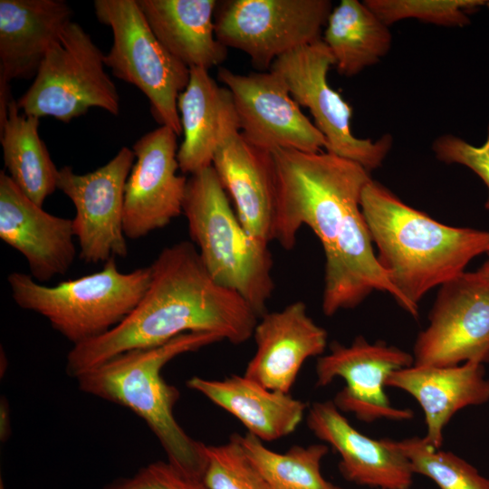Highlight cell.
Listing matches in <instances>:
<instances>
[{
	"mask_svg": "<svg viewBox=\"0 0 489 489\" xmlns=\"http://www.w3.org/2000/svg\"><path fill=\"white\" fill-rule=\"evenodd\" d=\"M149 266V285L134 310L104 334L73 345L67 356L70 376L187 332L214 333L234 344L253 336L258 316L237 292L211 277L193 243L165 247Z\"/></svg>",
	"mask_w": 489,
	"mask_h": 489,
	"instance_id": "6da1fadb",
	"label": "cell"
},
{
	"mask_svg": "<svg viewBox=\"0 0 489 489\" xmlns=\"http://www.w3.org/2000/svg\"><path fill=\"white\" fill-rule=\"evenodd\" d=\"M360 206L378 260L414 318L431 289L465 273L475 256L489 253L488 231L441 224L373 179L364 187Z\"/></svg>",
	"mask_w": 489,
	"mask_h": 489,
	"instance_id": "7a4b0ae2",
	"label": "cell"
},
{
	"mask_svg": "<svg viewBox=\"0 0 489 489\" xmlns=\"http://www.w3.org/2000/svg\"><path fill=\"white\" fill-rule=\"evenodd\" d=\"M221 340L214 333H184L156 347L119 354L76 379L83 392L124 406L140 417L158 437L168 461L202 480L206 445L190 437L177 422L173 411L179 391L165 381L161 369L177 356Z\"/></svg>",
	"mask_w": 489,
	"mask_h": 489,
	"instance_id": "3957f363",
	"label": "cell"
},
{
	"mask_svg": "<svg viewBox=\"0 0 489 489\" xmlns=\"http://www.w3.org/2000/svg\"><path fill=\"white\" fill-rule=\"evenodd\" d=\"M271 154L276 183L273 241L291 250L301 226L307 225L323 251L329 250L347 216L360 206L372 179L369 171L327 151L277 149Z\"/></svg>",
	"mask_w": 489,
	"mask_h": 489,
	"instance_id": "277c9868",
	"label": "cell"
},
{
	"mask_svg": "<svg viewBox=\"0 0 489 489\" xmlns=\"http://www.w3.org/2000/svg\"><path fill=\"white\" fill-rule=\"evenodd\" d=\"M183 213L211 277L244 298L258 318L267 312L274 289L268 244L245 231L213 166L187 178Z\"/></svg>",
	"mask_w": 489,
	"mask_h": 489,
	"instance_id": "5b68a950",
	"label": "cell"
},
{
	"mask_svg": "<svg viewBox=\"0 0 489 489\" xmlns=\"http://www.w3.org/2000/svg\"><path fill=\"white\" fill-rule=\"evenodd\" d=\"M150 278V266L123 273L111 257L101 271L53 286L21 272L10 273L7 283L18 306L46 318L75 345L120 323L143 297Z\"/></svg>",
	"mask_w": 489,
	"mask_h": 489,
	"instance_id": "8992f818",
	"label": "cell"
},
{
	"mask_svg": "<svg viewBox=\"0 0 489 489\" xmlns=\"http://www.w3.org/2000/svg\"><path fill=\"white\" fill-rule=\"evenodd\" d=\"M94 10L97 19L112 31V45L104 54L105 66L142 91L155 120L179 136L177 99L188 83L190 69L159 43L137 0H96Z\"/></svg>",
	"mask_w": 489,
	"mask_h": 489,
	"instance_id": "52a82bcc",
	"label": "cell"
},
{
	"mask_svg": "<svg viewBox=\"0 0 489 489\" xmlns=\"http://www.w3.org/2000/svg\"><path fill=\"white\" fill-rule=\"evenodd\" d=\"M104 66L101 49L72 22L50 46L17 107L26 116H51L62 122L92 107L118 115L120 96Z\"/></svg>",
	"mask_w": 489,
	"mask_h": 489,
	"instance_id": "ba28073f",
	"label": "cell"
},
{
	"mask_svg": "<svg viewBox=\"0 0 489 489\" xmlns=\"http://www.w3.org/2000/svg\"><path fill=\"white\" fill-rule=\"evenodd\" d=\"M330 0H230L218 2L216 39L269 71L282 55L321 39L332 11Z\"/></svg>",
	"mask_w": 489,
	"mask_h": 489,
	"instance_id": "9c48e42d",
	"label": "cell"
},
{
	"mask_svg": "<svg viewBox=\"0 0 489 489\" xmlns=\"http://www.w3.org/2000/svg\"><path fill=\"white\" fill-rule=\"evenodd\" d=\"M334 58L322 39L277 58L269 71L278 74L292 99L307 108L327 141L325 151L354 161L368 171L379 168L392 146L385 134L377 140L360 139L350 129L352 109L328 82Z\"/></svg>",
	"mask_w": 489,
	"mask_h": 489,
	"instance_id": "30bf717a",
	"label": "cell"
},
{
	"mask_svg": "<svg viewBox=\"0 0 489 489\" xmlns=\"http://www.w3.org/2000/svg\"><path fill=\"white\" fill-rule=\"evenodd\" d=\"M412 355L421 366L489 361V282L478 271L440 286Z\"/></svg>",
	"mask_w": 489,
	"mask_h": 489,
	"instance_id": "8fae6325",
	"label": "cell"
},
{
	"mask_svg": "<svg viewBox=\"0 0 489 489\" xmlns=\"http://www.w3.org/2000/svg\"><path fill=\"white\" fill-rule=\"evenodd\" d=\"M218 81L231 93L242 136L254 147L320 152L324 136L302 111L283 79L272 71L240 74L221 67Z\"/></svg>",
	"mask_w": 489,
	"mask_h": 489,
	"instance_id": "7c38bea8",
	"label": "cell"
},
{
	"mask_svg": "<svg viewBox=\"0 0 489 489\" xmlns=\"http://www.w3.org/2000/svg\"><path fill=\"white\" fill-rule=\"evenodd\" d=\"M134 159V151L123 147L108 163L87 174H76L70 166L59 169L57 188L75 207L73 232L80 259L87 264L106 263L128 254L123 210Z\"/></svg>",
	"mask_w": 489,
	"mask_h": 489,
	"instance_id": "4fadbf2b",
	"label": "cell"
},
{
	"mask_svg": "<svg viewBox=\"0 0 489 489\" xmlns=\"http://www.w3.org/2000/svg\"><path fill=\"white\" fill-rule=\"evenodd\" d=\"M413 364L410 353L383 341L370 343L360 336L350 345L332 343L330 352L318 359L316 386L325 387L337 378L342 379L345 386L333 402L341 412L360 421L409 420L413 411L393 406L385 387L392 372Z\"/></svg>",
	"mask_w": 489,
	"mask_h": 489,
	"instance_id": "5bb4252c",
	"label": "cell"
},
{
	"mask_svg": "<svg viewBox=\"0 0 489 489\" xmlns=\"http://www.w3.org/2000/svg\"><path fill=\"white\" fill-rule=\"evenodd\" d=\"M177 137L173 129L160 126L133 144L136 161L126 183L123 210L129 239L165 227L183 213L187 178L177 174Z\"/></svg>",
	"mask_w": 489,
	"mask_h": 489,
	"instance_id": "9a60e30c",
	"label": "cell"
},
{
	"mask_svg": "<svg viewBox=\"0 0 489 489\" xmlns=\"http://www.w3.org/2000/svg\"><path fill=\"white\" fill-rule=\"evenodd\" d=\"M212 166L245 231L264 243L273 241L276 183L273 157L242 136L233 101L223 118Z\"/></svg>",
	"mask_w": 489,
	"mask_h": 489,
	"instance_id": "2e32d148",
	"label": "cell"
},
{
	"mask_svg": "<svg viewBox=\"0 0 489 489\" xmlns=\"http://www.w3.org/2000/svg\"><path fill=\"white\" fill-rule=\"evenodd\" d=\"M72 219L47 213L0 171V238L26 259L38 283L63 275L76 249Z\"/></svg>",
	"mask_w": 489,
	"mask_h": 489,
	"instance_id": "e0dca14e",
	"label": "cell"
},
{
	"mask_svg": "<svg viewBox=\"0 0 489 489\" xmlns=\"http://www.w3.org/2000/svg\"><path fill=\"white\" fill-rule=\"evenodd\" d=\"M253 336L256 350L244 375L285 393L305 360L323 354L328 339L327 331L309 316L302 301L265 312L258 319Z\"/></svg>",
	"mask_w": 489,
	"mask_h": 489,
	"instance_id": "ac0fdd59",
	"label": "cell"
},
{
	"mask_svg": "<svg viewBox=\"0 0 489 489\" xmlns=\"http://www.w3.org/2000/svg\"><path fill=\"white\" fill-rule=\"evenodd\" d=\"M307 426L340 456L339 469L356 484L378 489H409L414 473L392 439H373L354 428L333 401L314 402Z\"/></svg>",
	"mask_w": 489,
	"mask_h": 489,
	"instance_id": "d6986e66",
	"label": "cell"
},
{
	"mask_svg": "<svg viewBox=\"0 0 489 489\" xmlns=\"http://www.w3.org/2000/svg\"><path fill=\"white\" fill-rule=\"evenodd\" d=\"M372 239L360 210L345 218L332 246L324 252L321 308L326 316L358 306L373 291L386 292L408 312V305L374 254Z\"/></svg>",
	"mask_w": 489,
	"mask_h": 489,
	"instance_id": "ffe728a7",
	"label": "cell"
},
{
	"mask_svg": "<svg viewBox=\"0 0 489 489\" xmlns=\"http://www.w3.org/2000/svg\"><path fill=\"white\" fill-rule=\"evenodd\" d=\"M386 387L401 389L420 405L427 427L424 436L441 448L444 429L459 410L489 401V379L483 364L465 362L455 366L411 365L392 372Z\"/></svg>",
	"mask_w": 489,
	"mask_h": 489,
	"instance_id": "44dd1931",
	"label": "cell"
},
{
	"mask_svg": "<svg viewBox=\"0 0 489 489\" xmlns=\"http://www.w3.org/2000/svg\"><path fill=\"white\" fill-rule=\"evenodd\" d=\"M72 15L63 0H0V78L35 76Z\"/></svg>",
	"mask_w": 489,
	"mask_h": 489,
	"instance_id": "7402d4cb",
	"label": "cell"
},
{
	"mask_svg": "<svg viewBox=\"0 0 489 489\" xmlns=\"http://www.w3.org/2000/svg\"><path fill=\"white\" fill-rule=\"evenodd\" d=\"M187 385L232 414L248 433L263 442L292 434L302 422L307 407L289 393L269 389L244 375H233L222 380L195 376Z\"/></svg>",
	"mask_w": 489,
	"mask_h": 489,
	"instance_id": "603a6c76",
	"label": "cell"
},
{
	"mask_svg": "<svg viewBox=\"0 0 489 489\" xmlns=\"http://www.w3.org/2000/svg\"><path fill=\"white\" fill-rule=\"evenodd\" d=\"M153 34L176 59L190 68L221 64L227 48L216 36V0H137Z\"/></svg>",
	"mask_w": 489,
	"mask_h": 489,
	"instance_id": "cb8c5ba5",
	"label": "cell"
},
{
	"mask_svg": "<svg viewBox=\"0 0 489 489\" xmlns=\"http://www.w3.org/2000/svg\"><path fill=\"white\" fill-rule=\"evenodd\" d=\"M231 101L228 89L219 86L208 70L190 68L188 83L177 99L184 139L177 158L182 173L193 175L212 166L223 118Z\"/></svg>",
	"mask_w": 489,
	"mask_h": 489,
	"instance_id": "d4e9b609",
	"label": "cell"
},
{
	"mask_svg": "<svg viewBox=\"0 0 489 489\" xmlns=\"http://www.w3.org/2000/svg\"><path fill=\"white\" fill-rule=\"evenodd\" d=\"M338 72L359 74L378 63L391 48L388 26L364 3L341 0L331 12L321 37Z\"/></svg>",
	"mask_w": 489,
	"mask_h": 489,
	"instance_id": "484cf974",
	"label": "cell"
},
{
	"mask_svg": "<svg viewBox=\"0 0 489 489\" xmlns=\"http://www.w3.org/2000/svg\"><path fill=\"white\" fill-rule=\"evenodd\" d=\"M39 119L21 115L12 99L0 127L3 158L8 176L32 201L43 206L57 188L59 169L39 136Z\"/></svg>",
	"mask_w": 489,
	"mask_h": 489,
	"instance_id": "4316f807",
	"label": "cell"
},
{
	"mask_svg": "<svg viewBox=\"0 0 489 489\" xmlns=\"http://www.w3.org/2000/svg\"><path fill=\"white\" fill-rule=\"evenodd\" d=\"M236 435L267 489H343L321 475V465L328 454V446H293L285 453H277L250 433Z\"/></svg>",
	"mask_w": 489,
	"mask_h": 489,
	"instance_id": "83f0119b",
	"label": "cell"
},
{
	"mask_svg": "<svg viewBox=\"0 0 489 489\" xmlns=\"http://www.w3.org/2000/svg\"><path fill=\"white\" fill-rule=\"evenodd\" d=\"M415 474L431 479L439 489H489V478L452 452L432 446L425 437L393 440Z\"/></svg>",
	"mask_w": 489,
	"mask_h": 489,
	"instance_id": "f1b7e54d",
	"label": "cell"
},
{
	"mask_svg": "<svg viewBox=\"0 0 489 489\" xmlns=\"http://www.w3.org/2000/svg\"><path fill=\"white\" fill-rule=\"evenodd\" d=\"M364 3L388 26L413 18L442 26L462 27L470 23V14L487 5L483 0H365Z\"/></svg>",
	"mask_w": 489,
	"mask_h": 489,
	"instance_id": "f546056e",
	"label": "cell"
},
{
	"mask_svg": "<svg viewBox=\"0 0 489 489\" xmlns=\"http://www.w3.org/2000/svg\"><path fill=\"white\" fill-rule=\"evenodd\" d=\"M202 481L207 489H267L257 468L243 449L236 433L227 443L206 446Z\"/></svg>",
	"mask_w": 489,
	"mask_h": 489,
	"instance_id": "4dcf8cb0",
	"label": "cell"
},
{
	"mask_svg": "<svg viewBox=\"0 0 489 489\" xmlns=\"http://www.w3.org/2000/svg\"><path fill=\"white\" fill-rule=\"evenodd\" d=\"M102 489H207L201 479L184 473L171 463L149 464L130 477L119 478Z\"/></svg>",
	"mask_w": 489,
	"mask_h": 489,
	"instance_id": "1f68e13d",
	"label": "cell"
},
{
	"mask_svg": "<svg viewBox=\"0 0 489 489\" xmlns=\"http://www.w3.org/2000/svg\"><path fill=\"white\" fill-rule=\"evenodd\" d=\"M432 149L440 161L463 165L473 170L489 192V133L481 146H474L452 134L442 135L435 139ZM484 206L489 209V194Z\"/></svg>",
	"mask_w": 489,
	"mask_h": 489,
	"instance_id": "d6a6232c",
	"label": "cell"
},
{
	"mask_svg": "<svg viewBox=\"0 0 489 489\" xmlns=\"http://www.w3.org/2000/svg\"><path fill=\"white\" fill-rule=\"evenodd\" d=\"M477 271L489 282V253L488 259Z\"/></svg>",
	"mask_w": 489,
	"mask_h": 489,
	"instance_id": "836d02e7",
	"label": "cell"
}]
</instances>
